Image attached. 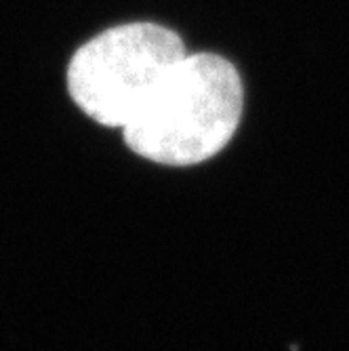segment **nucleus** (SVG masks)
Returning <instances> with one entry per match:
<instances>
[{
    "label": "nucleus",
    "mask_w": 349,
    "mask_h": 351,
    "mask_svg": "<svg viewBox=\"0 0 349 351\" xmlns=\"http://www.w3.org/2000/svg\"><path fill=\"white\" fill-rule=\"evenodd\" d=\"M242 108L244 88L232 63L215 53H187L122 133L145 160L194 167L232 141Z\"/></svg>",
    "instance_id": "1"
},
{
    "label": "nucleus",
    "mask_w": 349,
    "mask_h": 351,
    "mask_svg": "<svg viewBox=\"0 0 349 351\" xmlns=\"http://www.w3.org/2000/svg\"><path fill=\"white\" fill-rule=\"evenodd\" d=\"M185 55L181 36L165 25H116L74 53L68 66L70 97L95 122L124 129Z\"/></svg>",
    "instance_id": "2"
}]
</instances>
